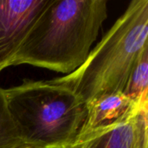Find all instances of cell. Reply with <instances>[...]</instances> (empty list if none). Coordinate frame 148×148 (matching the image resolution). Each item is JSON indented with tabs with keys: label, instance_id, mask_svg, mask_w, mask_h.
<instances>
[{
	"label": "cell",
	"instance_id": "6da1fadb",
	"mask_svg": "<svg viewBox=\"0 0 148 148\" xmlns=\"http://www.w3.org/2000/svg\"><path fill=\"white\" fill-rule=\"evenodd\" d=\"M107 17V0H49L10 66L29 64L69 75L86 61Z\"/></svg>",
	"mask_w": 148,
	"mask_h": 148
},
{
	"label": "cell",
	"instance_id": "7a4b0ae2",
	"mask_svg": "<svg viewBox=\"0 0 148 148\" xmlns=\"http://www.w3.org/2000/svg\"><path fill=\"white\" fill-rule=\"evenodd\" d=\"M147 37L148 0H133L81 67L51 81L85 104L103 95L123 93L136 61L148 47Z\"/></svg>",
	"mask_w": 148,
	"mask_h": 148
},
{
	"label": "cell",
	"instance_id": "3957f363",
	"mask_svg": "<svg viewBox=\"0 0 148 148\" xmlns=\"http://www.w3.org/2000/svg\"><path fill=\"white\" fill-rule=\"evenodd\" d=\"M7 108L23 143L68 148L76 139L87 109L70 89L49 81L24 80L4 89Z\"/></svg>",
	"mask_w": 148,
	"mask_h": 148
},
{
	"label": "cell",
	"instance_id": "277c9868",
	"mask_svg": "<svg viewBox=\"0 0 148 148\" xmlns=\"http://www.w3.org/2000/svg\"><path fill=\"white\" fill-rule=\"evenodd\" d=\"M68 148H148V106L126 118L79 135Z\"/></svg>",
	"mask_w": 148,
	"mask_h": 148
},
{
	"label": "cell",
	"instance_id": "5b68a950",
	"mask_svg": "<svg viewBox=\"0 0 148 148\" xmlns=\"http://www.w3.org/2000/svg\"><path fill=\"white\" fill-rule=\"evenodd\" d=\"M49 0H0V72L9 67Z\"/></svg>",
	"mask_w": 148,
	"mask_h": 148
},
{
	"label": "cell",
	"instance_id": "8992f818",
	"mask_svg": "<svg viewBox=\"0 0 148 148\" xmlns=\"http://www.w3.org/2000/svg\"><path fill=\"white\" fill-rule=\"evenodd\" d=\"M140 106L145 105L134 102L122 92L99 96L86 104V117L77 136L115 123L131 114Z\"/></svg>",
	"mask_w": 148,
	"mask_h": 148
},
{
	"label": "cell",
	"instance_id": "52a82bcc",
	"mask_svg": "<svg viewBox=\"0 0 148 148\" xmlns=\"http://www.w3.org/2000/svg\"><path fill=\"white\" fill-rule=\"evenodd\" d=\"M148 47L136 61L123 93L134 102L148 106Z\"/></svg>",
	"mask_w": 148,
	"mask_h": 148
},
{
	"label": "cell",
	"instance_id": "ba28073f",
	"mask_svg": "<svg viewBox=\"0 0 148 148\" xmlns=\"http://www.w3.org/2000/svg\"><path fill=\"white\" fill-rule=\"evenodd\" d=\"M23 144L9 113L4 89L0 88V148H16Z\"/></svg>",
	"mask_w": 148,
	"mask_h": 148
},
{
	"label": "cell",
	"instance_id": "9c48e42d",
	"mask_svg": "<svg viewBox=\"0 0 148 148\" xmlns=\"http://www.w3.org/2000/svg\"><path fill=\"white\" fill-rule=\"evenodd\" d=\"M16 148H42V147H36V146H33V145H29V144H25V143H23V144H22L21 146H19L18 147Z\"/></svg>",
	"mask_w": 148,
	"mask_h": 148
}]
</instances>
